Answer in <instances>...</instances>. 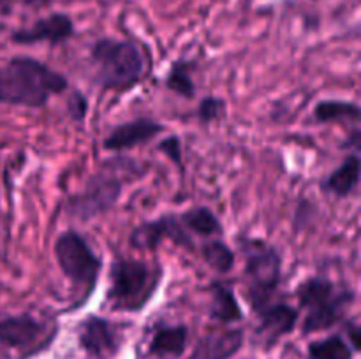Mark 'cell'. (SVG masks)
I'll list each match as a JSON object with an SVG mask.
<instances>
[{"label":"cell","mask_w":361,"mask_h":359,"mask_svg":"<svg viewBox=\"0 0 361 359\" xmlns=\"http://www.w3.org/2000/svg\"><path fill=\"white\" fill-rule=\"evenodd\" d=\"M298 301L307 310L303 319V333H316L328 329L338 322L345 306L351 303L353 294L348 291H338L326 278H307L298 287Z\"/></svg>","instance_id":"5b68a950"},{"label":"cell","mask_w":361,"mask_h":359,"mask_svg":"<svg viewBox=\"0 0 361 359\" xmlns=\"http://www.w3.org/2000/svg\"><path fill=\"white\" fill-rule=\"evenodd\" d=\"M361 178V160L356 155H349L323 183L326 192L337 197H345L356 189Z\"/></svg>","instance_id":"9a60e30c"},{"label":"cell","mask_w":361,"mask_h":359,"mask_svg":"<svg viewBox=\"0 0 361 359\" xmlns=\"http://www.w3.org/2000/svg\"><path fill=\"white\" fill-rule=\"evenodd\" d=\"M44 333V326L35 317L16 315L0 320V341L9 347H28Z\"/></svg>","instance_id":"4fadbf2b"},{"label":"cell","mask_w":361,"mask_h":359,"mask_svg":"<svg viewBox=\"0 0 361 359\" xmlns=\"http://www.w3.org/2000/svg\"><path fill=\"white\" fill-rule=\"evenodd\" d=\"M344 148L353 151H360L361 153V130H355V132L349 134V137L344 143Z\"/></svg>","instance_id":"484cf974"},{"label":"cell","mask_w":361,"mask_h":359,"mask_svg":"<svg viewBox=\"0 0 361 359\" xmlns=\"http://www.w3.org/2000/svg\"><path fill=\"white\" fill-rule=\"evenodd\" d=\"M310 359H351V348L341 336L314 341L309 347Z\"/></svg>","instance_id":"44dd1931"},{"label":"cell","mask_w":361,"mask_h":359,"mask_svg":"<svg viewBox=\"0 0 361 359\" xmlns=\"http://www.w3.org/2000/svg\"><path fill=\"white\" fill-rule=\"evenodd\" d=\"M55 257L60 270L76 291V305L87 301L97 285L101 259L95 256L87 239L76 231H66L56 238Z\"/></svg>","instance_id":"277c9868"},{"label":"cell","mask_w":361,"mask_h":359,"mask_svg":"<svg viewBox=\"0 0 361 359\" xmlns=\"http://www.w3.org/2000/svg\"><path fill=\"white\" fill-rule=\"evenodd\" d=\"M69 113L73 115L74 120H83L85 115H87V99L81 94H74L69 101Z\"/></svg>","instance_id":"d4e9b609"},{"label":"cell","mask_w":361,"mask_h":359,"mask_svg":"<svg viewBox=\"0 0 361 359\" xmlns=\"http://www.w3.org/2000/svg\"><path fill=\"white\" fill-rule=\"evenodd\" d=\"M222 111H224V101L217 97L203 99L200 102V106H197V116L204 123L217 120L222 115Z\"/></svg>","instance_id":"603a6c76"},{"label":"cell","mask_w":361,"mask_h":359,"mask_svg":"<svg viewBox=\"0 0 361 359\" xmlns=\"http://www.w3.org/2000/svg\"><path fill=\"white\" fill-rule=\"evenodd\" d=\"M185 229L187 227L183 225L182 218L164 215L161 218L137 225L130 234V245L134 248H155L164 239H171L175 245L183 246V248H192L194 243Z\"/></svg>","instance_id":"ba28073f"},{"label":"cell","mask_w":361,"mask_h":359,"mask_svg":"<svg viewBox=\"0 0 361 359\" xmlns=\"http://www.w3.org/2000/svg\"><path fill=\"white\" fill-rule=\"evenodd\" d=\"M126 162L127 158L104 162L101 171L88 180L85 189L69 199L67 211L71 217L87 222L111 210L122 194L123 180L118 171Z\"/></svg>","instance_id":"52a82bcc"},{"label":"cell","mask_w":361,"mask_h":359,"mask_svg":"<svg viewBox=\"0 0 361 359\" xmlns=\"http://www.w3.org/2000/svg\"><path fill=\"white\" fill-rule=\"evenodd\" d=\"M94 77L101 87L127 90L147 74V56L140 46L130 41L104 37L99 39L90 51Z\"/></svg>","instance_id":"7a4b0ae2"},{"label":"cell","mask_w":361,"mask_h":359,"mask_svg":"<svg viewBox=\"0 0 361 359\" xmlns=\"http://www.w3.org/2000/svg\"><path fill=\"white\" fill-rule=\"evenodd\" d=\"M201 256L204 263L219 273H229L235 267V253L221 239H210L204 243L201 246Z\"/></svg>","instance_id":"ffe728a7"},{"label":"cell","mask_w":361,"mask_h":359,"mask_svg":"<svg viewBox=\"0 0 361 359\" xmlns=\"http://www.w3.org/2000/svg\"><path fill=\"white\" fill-rule=\"evenodd\" d=\"M243 340L242 329L215 331L201 338L192 359H229L242 348Z\"/></svg>","instance_id":"7c38bea8"},{"label":"cell","mask_w":361,"mask_h":359,"mask_svg":"<svg viewBox=\"0 0 361 359\" xmlns=\"http://www.w3.org/2000/svg\"><path fill=\"white\" fill-rule=\"evenodd\" d=\"M245 253L247 296L256 312L271 305L275 291L281 284V256L274 246L259 239H243Z\"/></svg>","instance_id":"8992f818"},{"label":"cell","mask_w":361,"mask_h":359,"mask_svg":"<svg viewBox=\"0 0 361 359\" xmlns=\"http://www.w3.org/2000/svg\"><path fill=\"white\" fill-rule=\"evenodd\" d=\"M80 345L88 355L97 359L111 358L120 347V334L109 320L90 315L80 324Z\"/></svg>","instance_id":"9c48e42d"},{"label":"cell","mask_w":361,"mask_h":359,"mask_svg":"<svg viewBox=\"0 0 361 359\" xmlns=\"http://www.w3.org/2000/svg\"><path fill=\"white\" fill-rule=\"evenodd\" d=\"M0 2H2V0H0Z\"/></svg>","instance_id":"83f0119b"},{"label":"cell","mask_w":361,"mask_h":359,"mask_svg":"<svg viewBox=\"0 0 361 359\" xmlns=\"http://www.w3.org/2000/svg\"><path fill=\"white\" fill-rule=\"evenodd\" d=\"M349 340H351L353 347H355L356 351H361V324L349 329Z\"/></svg>","instance_id":"4316f807"},{"label":"cell","mask_w":361,"mask_h":359,"mask_svg":"<svg viewBox=\"0 0 361 359\" xmlns=\"http://www.w3.org/2000/svg\"><path fill=\"white\" fill-rule=\"evenodd\" d=\"M257 313L261 317L259 333L268 344H274L281 336L291 333L298 320V312L286 303H271Z\"/></svg>","instance_id":"5bb4252c"},{"label":"cell","mask_w":361,"mask_h":359,"mask_svg":"<svg viewBox=\"0 0 361 359\" xmlns=\"http://www.w3.org/2000/svg\"><path fill=\"white\" fill-rule=\"evenodd\" d=\"M314 116L321 123L361 122V108L345 101H323L314 108Z\"/></svg>","instance_id":"ac0fdd59"},{"label":"cell","mask_w":361,"mask_h":359,"mask_svg":"<svg viewBox=\"0 0 361 359\" xmlns=\"http://www.w3.org/2000/svg\"><path fill=\"white\" fill-rule=\"evenodd\" d=\"M111 285L108 299L120 312H140L148 305L161 285L162 271L143 260L120 257L109 271Z\"/></svg>","instance_id":"3957f363"},{"label":"cell","mask_w":361,"mask_h":359,"mask_svg":"<svg viewBox=\"0 0 361 359\" xmlns=\"http://www.w3.org/2000/svg\"><path fill=\"white\" fill-rule=\"evenodd\" d=\"M210 317L215 320H221V322H235L243 317L235 294L224 284L212 285Z\"/></svg>","instance_id":"e0dca14e"},{"label":"cell","mask_w":361,"mask_h":359,"mask_svg":"<svg viewBox=\"0 0 361 359\" xmlns=\"http://www.w3.org/2000/svg\"><path fill=\"white\" fill-rule=\"evenodd\" d=\"M183 225L187 229H190L196 234L204 236V238H210V236H217L222 232V225L219 222V218L215 217L214 211L207 206H194L190 210H187L185 213L180 215Z\"/></svg>","instance_id":"d6986e66"},{"label":"cell","mask_w":361,"mask_h":359,"mask_svg":"<svg viewBox=\"0 0 361 359\" xmlns=\"http://www.w3.org/2000/svg\"><path fill=\"white\" fill-rule=\"evenodd\" d=\"M187 327L178 326H164L155 331L154 338L150 341V354L157 358H178L187 347Z\"/></svg>","instance_id":"2e32d148"},{"label":"cell","mask_w":361,"mask_h":359,"mask_svg":"<svg viewBox=\"0 0 361 359\" xmlns=\"http://www.w3.org/2000/svg\"><path fill=\"white\" fill-rule=\"evenodd\" d=\"M74 34L73 20L66 14H51L39 20L30 28L18 30L13 35L14 42L20 44H35V42H62Z\"/></svg>","instance_id":"8fae6325"},{"label":"cell","mask_w":361,"mask_h":359,"mask_svg":"<svg viewBox=\"0 0 361 359\" xmlns=\"http://www.w3.org/2000/svg\"><path fill=\"white\" fill-rule=\"evenodd\" d=\"M164 130V127L152 118H136L116 125L104 139V148L109 151L130 150L137 144H145Z\"/></svg>","instance_id":"30bf717a"},{"label":"cell","mask_w":361,"mask_h":359,"mask_svg":"<svg viewBox=\"0 0 361 359\" xmlns=\"http://www.w3.org/2000/svg\"><path fill=\"white\" fill-rule=\"evenodd\" d=\"M166 87L175 94L182 95V97L190 99L196 92L194 88V81L189 73V63L187 62H175L171 70H169L168 77H166Z\"/></svg>","instance_id":"7402d4cb"},{"label":"cell","mask_w":361,"mask_h":359,"mask_svg":"<svg viewBox=\"0 0 361 359\" xmlns=\"http://www.w3.org/2000/svg\"><path fill=\"white\" fill-rule=\"evenodd\" d=\"M159 150L164 151L173 162H180V158H182V144H180V139L176 136H171L162 141L159 144Z\"/></svg>","instance_id":"cb8c5ba5"},{"label":"cell","mask_w":361,"mask_h":359,"mask_svg":"<svg viewBox=\"0 0 361 359\" xmlns=\"http://www.w3.org/2000/svg\"><path fill=\"white\" fill-rule=\"evenodd\" d=\"M66 88V76L39 60L20 56L0 67V102L4 104L42 108L53 94Z\"/></svg>","instance_id":"6da1fadb"}]
</instances>
